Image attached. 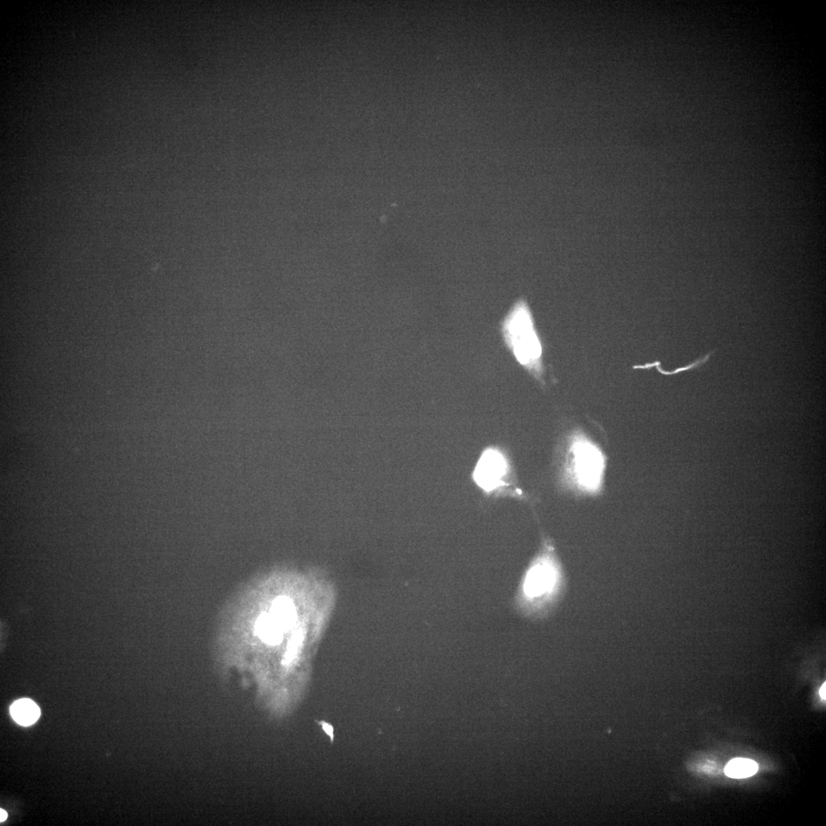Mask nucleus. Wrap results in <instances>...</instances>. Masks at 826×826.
Returning <instances> with one entry per match:
<instances>
[{"mask_svg": "<svg viewBox=\"0 0 826 826\" xmlns=\"http://www.w3.org/2000/svg\"><path fill=\"white\" fill-rule=\"evenodd\" d=\"M567 578L554 543L545 539L523 575L514 600L517 611L536 620L549 618L562 602Z\"/></svg>", "mask_w": 826, "mask_h": 826, "instance_id": "obj_1", "label": "nucleus"}, {"mask_svg": "<svg viewBox=\"0 0 826 826\" xmlns=\"http://www.w3.org/2000/svg\"><path fill=\"white\" fill-rule=\"evenodd\" d=\"M568 447L565 477L571 488L583 495L598 494L606 470L602 450L583 434L573 436Z\"/></svg>", "mask_w": 826, "mask_h": 826, "instance_id": "obj_2", "label": "nucleus"}, {"mask_svg": "<svg viewBox=\"0 0 826 826\" xmlns=\"http://www.w3.org/2000/svg\"><path fill=\"white\" fill-rule=\"evenodd\" d=\"M507 336L517 358L523 365H534L541 356V345L524 304L516 306L506 323Z\"/></svg>", "mask_w": 826, "mask_h": 826, "instance_id": "obj_3", "label": "nucleus"}, {"mask_svg": "<svg viewBox=\"0 0 826 826\" xmlns=\"http://www.w3.org/2000/svg\"><path fill=\"white\" fill-rule=\"evenodd\" d=\"M507 470L508 464L503 455L495 449H488L477 462L474 479L477 486L490 492L501 486Z\"/></svg>", "mask_w": 826, "mask_h": 826, "instance_id": "obj_4", "label": "nucleus"}, {"mask_svg": "<svg viewBox=\"0 0 826 826\" xmlns=\"http://www.w3.org/2000/svg\"><path fill=\"white\" fill-rule=\"evenodd\" d=\"M12 718L20 726H30L40 717V708L32 700L23 699L16 701L10 707Z\"/></svg>", "mask_w": 826, "mask_h": 826, "instance_id": "obj_5", "label": "nucleus"}, {"mask_svg": "<svg viewBox=\"0 0 826 826\" xmlns=\"http://www.w3.org/2000/svg\"><path fill=\"white\" fill-rule=\"evenodd\" d=\"M283 629L284 627L271 613L263 614L257 621V633L266 643H279Z\"/></svg>", "mask_w": 826, "mask_h": 826, "instance_id": "obj_6", "label": "nucleus"}, {"mask_svg": "<svg viewBox=\"0 0 826 826\" xmlns=\"http://www.w3.org/2000/svg\"><path fill=\"white\" fill-rule=\"evenodd\" d=\"M759 766L757 763L750 759H736L730 761L726 768V774L735 779H743L754 775Z\"/></svg>", "mask_w": 826, "mask_h": 826, "instance_id": "obj_7", "label": "nucleus"}, {"mask_svg": "<svg viewBox=\"0 0 826 826\" xmlns=\"http://www.w3.org/2000/svg\"><path fill=\"white\" fill-rule=\"evenodd\" d=\"M271 613L285 628L290 626L294 620V607L287 598H278L273 603Z\"/></svg>", "mask_w": 826, "mask_h": 826, "instance_id": "obj_8", "label": "nucleus"}, {"mask_svg": "<svg viewBox=\"0 0 826 826\" xmlns=\"http://www.w3.org/2000/svg\"><path fill=\"white\" fill-rule=\"evenodd\" d=\"M323 729L325 730V732L327 735H329V736H331L332 739H333V728H332V727L331 726H329V724H327L325 722L323 723Z\"/></svg>", "mask_w": 826, "mask_h": 826, "instance_id": "obj_9", "label": "nucleus"}, {"mask_svg": "<svg viewBox=\"0 0 826 826\" xmlns=\"http://www.w3.org/2000/svg\"><path fill=\"white\" fill-rule=\"evenodd\" d=\"M8 812H6L5 810H3L2 809H0V822L3 823V822L6 821V818H8Z\"/></svg>", "mask_w": 826, "mask_h": 826, "instance_id": "obj_10", "label": "nucleus"}, {"mask_svg": "<svg viewBox=\"0 0 826 826\" xmlns=\"http://www.w3.org/2000/svg\"><path fill=\"white\" fill-rule=\"evenodd\" d=\"M825 686H826V684H825H825H823V686H822V688H820V691H819V694H820L821 698H822L823 699H824V700H825V699H826V696H825V688H825Z\"/></svg>", "mask_w": 826, "mask_h": 826, "instance_id": "obj_11", "label": "nucleus"}]
</instances>
